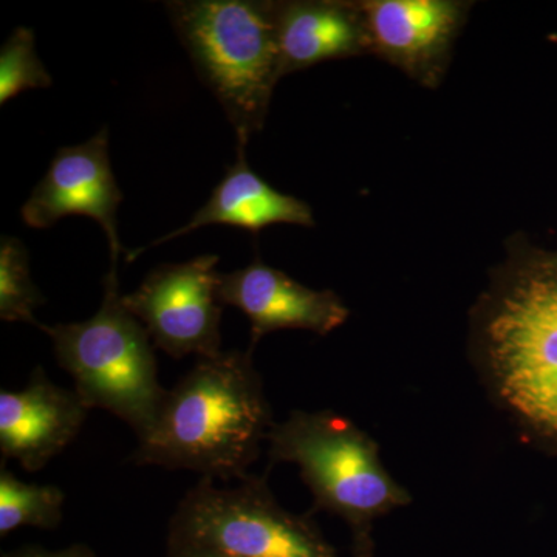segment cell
<instances>
[{
    "instance_id": "cell-17",
    "label": "cell",
    "mask_w": 557,
    "mask_h": 557,
    "mask_svg": "<svg viewBox=\"0 0 557 557\" xmlns=\"http://www.w3.org/2000/svg\"><path fill=\"white\" fill-rule=\"evenodd\" d=\"M2 557H97L87 545L75 544L72 547L62 549H47L38 547V545H28L14 549V552L5 553Z\"/></svg>"
},
{
    "instance_id": "cell-2",
    "label": "cell",
    "mask_w": 557,
    "mask_h": 557,
    "mask_svg": "<svg viewBox=\"0 0 557 557\" xmlns=\"http://www.w3.org/2000/svg\"><path fill=\"white\" fill-rule=\"evenodd\" d=\"M274 426L252 350L199 358L170 388L131 460L188 469L203 479L245 480Z\"/></svg>"
},
{
    "instance_id": "cell-14",
    "label": "cell",
    "mask_w": 557,
    "mask_h": 557,
    "mask_svg": "<svg viewBox=\"0 0 557 557\" xmlns=\"http://www.w3.org/2000/svg\"><path fill=\"white\" fill-rule=\"evenodd\" d=\"M65 496L61 487L35 485L17 479L2 463L0 469V536L22 527L57 530L62 522Z\"/></svg>"
},
{
    "instance_id": "cell-1",
    "label": "cell",
    "mask_w": 557,
    "mask_h": 557,
    "mask_svg": "<svg viewBox=\"0 0 557 557\" xmlns=\"http://www.w3.org/2000/svg\"><path fill=\"white\" fill-rule=\"evenodd\" d=\"M471 355L494 405L557 442V252L498 270L472 313Z\"/></svg>"
},
{
    "instance_id": "cell-9",
    "label": "cell",
    "mask_w": 557,
    "mask_h": 557,
    "mask_svg": "<svg viewBox=\"0 0 557 557\" xmlns=\"http://www.w3.org/2000/svg\"><path fill=\"white\" fill-rule=\"evenodd\" d=\"M369 53L426 87L440 84L468 5L456 0H364L358 2Z\"/></svg>"
},
{
    "instance_id": "cell-11",
    "label": "cell",
    "mask_w": 557,
    "mask_h": 557,
    "mask_svg": "<svg viewBox=\"0 0 557 557\" xmlns=\"http://www.w3.org/2000/svg\"><path fill=\"white\" fill-rule=\"evenodd\" d=\"M76 391L54 384L36 368L22 391L0 394V453L25 471L38 472L79 434L87 413Z\"/></svg>"
},
{
    "instance_id": "cell-7",
    "label": "cell",
    "mask_w": 557,
    "mask_h": 557,
    "mask_svg": "<svg viewBox=\"0 0 557 557\" xmlns=\"http://www.w3.org/2000/svg\"><path fill=\"white\" fill-rule=\"evenodd\" d=\"M219 260L205 255L157 267L134 293L123 295L124 306L148 330L153 346L172 358L222 354Z\"/></svg>"
},
{
    "instance_id": "cell-15",
    "label": "cell",
    "mask_w": 557,
    "mask_h": 557,
    "mask_svg": "<svg viewBox=\"0 0 557 557\" xmlns=\"http://www.w3.org/2000/svg\"><path fill=\"white\" fill-rule=\"evenodd\" d=\"M46 304L33 282L28 251L22 240L3 236L0 242V319L40 327L35 310Z\"/></svg>"
},
{
    "instance_id": "cell-4",
    "label": "cell",
    "mask_w": 557,
    "mask_h": 557,
    "mask_svg": "<svg viewBox=\"0 0 557 557\" xmlns=\"http://www.w3.org/2000/svg\"><path fill=\"white\" fill-rule=\"evenodd\" d=\"M166 11L201 83L236 132L237 146L245 148L262 131L282 78L276 2L174 0Z\"/></svg>"
},
{
    "instance_id": "cell-13",
    "label": "cell",
    "mask_w": 557,
    "mask_h": 557,
    "mask_svg": "<svg viewBox=\"0 0 557 557\" xmlns=\"http://www.w3.org/2000/svg\"><path fill=\"white\" fill-rule=\"evenodd\" d=\"M276 32L282 76L319 62L369 53L358 2H276Z\"/></svg>"
},
{
    "instance_id": "cell-18",
    "label": "cell",
    "mask_w": 557,
    "mask_h": 557,
    "mask_svg": "<svg viewBox=\"0 0 557 557\" xmlns=\"http://www.w3.org/2000/svg\"><path fill=\"white\" fill-rule=\"evenodd\" d=\"M164 557H230L223 553L200 545L170 544L168 542L166 556Z\"/></svg>"
},
{
    "instance_id": "cell-10",
    "label": "cell",
    "mask_w": 557,
    "mask_h": 557,
    "mask_svg": "<svg viewBox=\"0 0 557 557\" xmlns=\"http://www.w3.org/2000/svg\"><path fill=\"white\" fill-rule=\"evenodd\" d=\"M219 298L223 306L236 307L248 318L251 350L277 330H309L325 336L350 317L346 304L332 289L306 287L260 258L245 269L220 274Z\"/></svg>"
},
{
    "instance_id": "cell-12",
    "label": "cell",
    "mask_w": 557,
    "mask_h": 557,
    "mask_svg": "<svg viewBox=\"0 0 557 557\" xmlns=\"http://www.w3.org/2000/svg\"><path fill=\"white\" fill-rule=\"evenodd\" d=\"M276 223L311 228L314 226L313 211L309 203L299 200L298 197L271 188L265 180L249 168L245 148L237 146L236 163L226 170L225 177L215 186L207 203L193 215V219L182 228L174 230L166 236L150 242L146 247L129 252L126 260L131 262L146 249L168 244L208 225L236 226L258 234L265 226Z\"/></svg>"
},
{
    "instance_id": "cell-8",
    "label": "cell",
    "mask_w": 557,
    "mask_h": 557,
    "mask_svg": "<svg viewBox=\"0 0 557 557\" xmlns=\"http://www.w3.org/2000/svg\"><path fill=\"white\" fill-rule=\"evenodd\" d=\"M123 201L109 159L108 127L89 141L58 149L49 171L21 208L25 225L51 228L69 215H84L100 223L109 242L110 263L119 265L123 247L116 228V211Z\"/></svg>"
},
{
    "instance_id": "cell-16",
    "label": "cell",
    "mask_w": 557,
    "mask_h": 557,
    "mask_svg": "<svg viewBox=\"0 0 557 557\" xmlns=\"http://www.w3.org/2000/svg\"><path fill=\"white\" fill-rule=\"evenodd\" d=\"M53 84L36 53L35 33L17 27L0 50V104L28 89H47Z\"/></svg>"
},
{
    "instance_id": "cell-3",
    "label": "cell",
    "mask_w": 557,
    "mask_h": 557,
    "mask_svg": "<svg viewBox=\"0 0 557 557\" xmlns=\"http://www.w3.org/2000/svg\"><path fill=\"white\" fill-rule=\"evenodd\" d=\"M267 442L271 467L299 468L314 511L332 512L347 523L355 557H372L376 519L412 502L409 491L388 474L379 443L332 410H295L274 423Z\"/></svg>"
},
{
    "instance_id": "cell-6",
    "label": "cell",
    "mask_w": 557,
    "mask_h": 557,
    "mask_svg": "<svg viewBox=\"0 0 557 557\" xmlns=\"http://www.w3.org/2000/svg\"><path fill=\"white\" fill-rule=\"evenodd\" d=\"M168 542L230 557H336L317 523L287 511L256 475L233 487L201 479L175 509Z\"/></svg>"
},
{
    "instance_id": "cell-5",
    "label": "cell",
    "mask_w": 557,
    "mask_h": 557,
    "mask_svg": "<svg viewBox=\"0 0 557 557\" xmlns=\"http://www.w3.org/2000/svg\"><path fill=\"white\" fill-rule=\"evenodd\" d=\"M53 341L54 358L75 383L87 408L108 410L145 437L168 391L160 384L148 330L123 302L119 265L104 276L100 310L90 319L53 327L40 324Z\"/></svg>"
}]
</instances>
